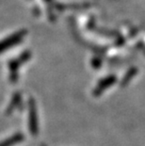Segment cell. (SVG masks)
Here are the masks:
<instances>
[{"label": "cell", "instance_id": "cell-1", "mask_svg": "<svg viewBox=\"0 0 145 146\" xmlns=\"http://www.w3.org/2000/svg\"><path fill=\"white\" fill-rule=\"evenodd\" d=\"M30 56H31V53L26 51L23 53L20 57H18L16 60H13L10 62V79L12 83H15L17 81V72L19 67L22 64H24L26 61H27L30 58Z\"/></svg>", "mask_w": 145, "mask_h": 146}, {"label": "cell", "instance_id": "cell-2", "mask_svg": "<svg viewBox=\"0 0 145 146\" xmlns=\"http://www.w3.org/2000/svg\"><path fill=\"white\" fill-rule=\"evenodd\" d=\"M28 126L29 130L33 136H37L39 132V123H38V114L35 101L33 99H29L28 102Z\"/></svg>", "mask_w": 145, "mask_h": 146}, {"label": "cell", "instance_id": "cell-3", "mask_svg": "<svg viewBox=\"0 0 145 146\" xmlns=\"http://www.w3.org/2000/svg\"><path fill=\"white\" fill-rule=\"evenodd\" d=\"M26 30H21V31L15 33L13 35H11V37H9V38L3 40L2 42H0V54L6 51L7 49L12 47L13 45L19 43L22 41V39L24 37L26 36Z\"/></svg>", "mask_w": 145, "mask_h": 146}, {"label": "cell", "instance_id": "cell-4", "mask_svg": "<svg viewBox=\"0 0 145 146\" xmlns=\"http://www.w3.org/2000/svg\"><path fill=\"white\" fill-rule=\"evenodd\" d=\"M116 76H109L106 77V78L102 79L101 81L97 84V86L95 87L94 91H93V95L94 96H100L103 92L106 91L107 89H109L110 86L113 85L116 82Z\"/></svg>", "mask_w": 145, "mask_h": 146}, {"label": "cell", "instance_id": "cell-5", "mask_svg": "<svg viewBox=\"0 0 145 146\" xmlns=\"http://www.w3.org/2000/svg\"><path fill=\"white\" fill-rule=\"evenodd\" d=\"M24 137L21 133H17L15 135H12L11 138H9L7 139H5L4 141L0 143V146H13L16 145L20 142H22L24 141Z\"/></svg>", "mask_w": 145, "mask_h": 146}, {"label": "cell", "instance_id": "cell-6", "mask_svg": "<svg viewBox=\"0 0 145 146\" xmlns=\"http://www.w3.org/2000/svg\"><path fill=\"white\" fill-rule=\"evenodd\" d=\"M137 72H138L137 68H134V67L130 68V70H129L128 72L125 74V76H123V78H122V82H121V87L124 88V87L127 86L128 84L130 83L131 79L133 78V77L136 76V74H137Z\"/></svg>", "mask_w": 145, "mask_h": 146}, {"label": "cell", "instance_id": "cell-7", "mask_svg": "<svg viewBox=\"0 0 145 146\" xmlns=\"http://www.w3.org/2000/svg\"><path fill=\"white\" fill-rule=\"evenodd\" d=\"M20 101H21L20 94H15L13 95V97H12V100L11 102L10 106H9V108H7V114H11L12 111H13L14 108L18 106V104L20 103Z\"/></svg>", "mask_w": 145, "mask_h": 146}]
</instances>
